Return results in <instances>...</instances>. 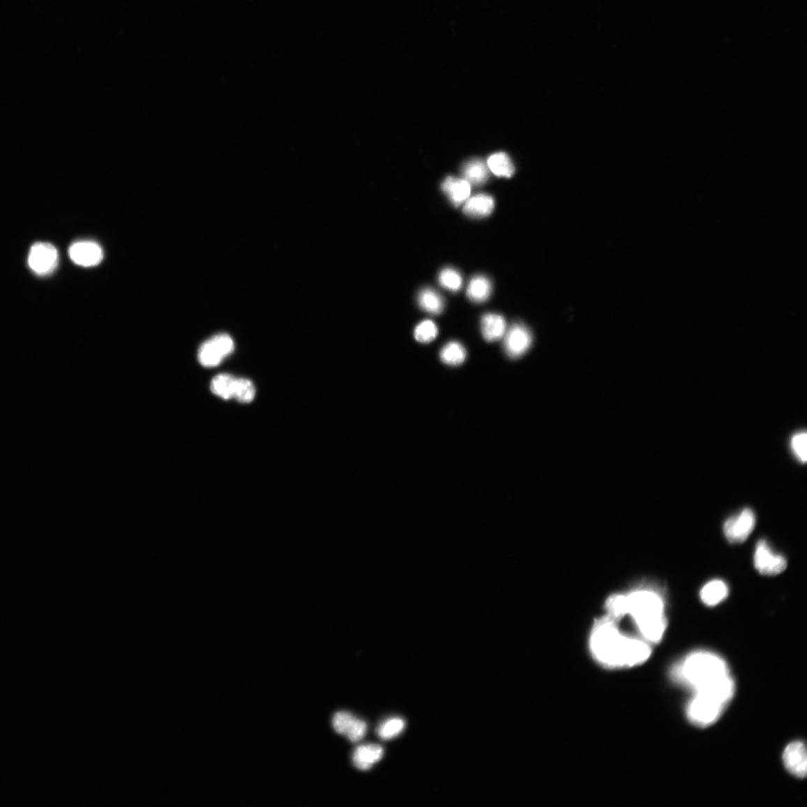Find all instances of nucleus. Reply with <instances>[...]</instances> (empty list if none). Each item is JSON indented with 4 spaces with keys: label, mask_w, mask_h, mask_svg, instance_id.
<instances>
[{
    "label": "nucleus",
    "mask_w": 807,
    "mask_h": 807,
    "mask_svg": "<svg viewBox=\"0 0 807 807\" xmlns=\"http://www.w3.org/2000/svg\"><path fill=\"white\" fill-rule=\"evenodd\" d=\"M443 191L456 207H459L470 198L471 187L466 180L448 177L442 185Z\"/></svg>",
    "instance_id": "2eb2a0df"
},
{
    "label": "nucleus",
    "mask_w": 807,
    "mask_h": 807,
    "mask_svg": "<svg viewBox=\"0 0 807 807\" xmlns=\"http://www.w3.org/2000/svg\"><path fill=\"white\" fill-rule=\"evenodd\" d=\"M677 681L692 688L695 692L705 690L730 676L725 660L706 650L688 654L673 670Z\"/></svg>",
    "instance_id": "7ed1b4c3"
},
{
    "label": "nucleus",
    "mask_w": 807,
    "mask_h": 807,
    "mask_svg": "<svg viewBox=\"0 0 807 807\" xmlns=\"http://www.w3.org/2000/svg\"><path fill=\"white\" fill-rule=\"evenodd\" d=\"M255 393V387L250 380L236 379L234 399L242 403H249L254 400Z\"/></svg>",
    "instance_id": "393cba45"
},
{
    "label": "nucleus",
    "mask_w": 807,
    "mask_h": 807,
    "mask_svg": "<svg viewBox=\"0 0 807 807\" xmlns=\"http://www.w3.org/2000/svg\"><path fill=\"white\" fill-rule=\"evenodd\" d=\"M440 359L450 365H458L464 363L467 358V351L458 342H450L444 347L439 354Z\"/></svg>",
    "instance_id": "5701e85b"
},
{
    "label": "nucleus",
    "mask_w": 807,
    "mask_h": 807,
    "mask_svg": "<svg viewBox=\"0 0 807 807\" xmlns=\"http://www.w3.org/2000/svg\"><path fill=\"white\" fill-rule=\"evenodd\" d=\"M492 289V283L488 277L477 275L471 279L467 287V296L472 303H483L490 298Z\"/></svg>",
    "instance_id": "6ab92c4d"
},
{
    "label": "nucleus",
    "mask_w": 807,
    "mask_h": 807,
    "mask_svg": "<svg viewBox=\"0 0 807 807\" xmlns=\"http://www.w3.org/2000/svg\"><path fill=\"white\" fill-rule=\"evenodd\" d=\"M589 647L594 658L611 669L633 668L647 662L652 653L650 643L623 634L611 618L597 622Z\"/></svg>",
    "instance_id": "f257e3e1"
},
{
    "label": "nucleus",
    "mask_w": 807,
    "mask_h": 807,
    "mask_svg": "<svg viewBox=\"0 0 807 807\" xmlns=\"http://www.w3.org/2000/svg\"><path fill=\"white\" fill-rule=\"evenodd\" d=\"M753 562L758 572L765 576L780 574L787 567V559L774 552L766 540H760L757 544Z\"/></svg>",
    "instance_id": "423d86ee"
},
{
    "label": "nucleus",
    "mask_w": 807,
    "mask_h": 807,
    "mask_svg": "<svg viewBox=\"0 0 807 807\" xmlns=\"http://www.w3.org/2000/svg\"><path fill=\"white\" fill-rule=\"evenodd\" d=\"M59 263V254L55 247L46 242H38L31 247L28 263L35 273L40 275L50 274Z\"/></svg>",
    "instance_id": "0eeeda50"
},
{
    "label": "nucleus",
    "mask_w": 807,
    "mask_h": 807,
    "mask_svg": "<svg viewBox=\"0 0 807 807\" xmlns=\"http://www.w3.org/2000/svg\"><path fill=\"white\" fill-rule=\"evenodd\" d=\"M332 724L337 734L346 736L352 742L361 741L367 734V724L349 713H336L333 718Z\"/></svg>",
    "instance_id": "9b49d317"
},
{
    "label": "nucleus",
    "mask_w": 807,
    "mask_h": 807,
    "mask_svg": "<svg viewBox=\"0 0 807 807\" xmlns=\"http://www.w3.org/2000/svg\"><path fill=\"white\" fill-rule=\"evenodd\" d=\"M236 379L229 374L215 376L211 383V390L214 394L224 400L233 399Z\"/></svg>",
    "instance_id": "4be33fe9"
},
{
    "label": "nucleus",
    "mask_w": 807,
    "mask_h": 807,
    "mask_svg": "<svg viewBox=\"0 0 807 807\" xmlns=\"http://www.w3.org/2000/svg\"><path fill=\"white\" fill-rule=\"evenodd\" d=\"M487 165L492 173L498 177L509 178L514 175V166L507 154L500 152L491 155Z\"/></svg>",
    "instance_id": "412c9836"
},
{
    "label": "nucleus",
    "mask_w": 807,
    "mask_h": 807,
    "mask_svg": "<svg viewBox=\"0 0 807 807\" xmlns=\"http://www.w3.org/2000/svg\"><path fill=\"white\" fill-rule=\"evenodd\" d=\"M481 330L486 341H498L503 338L507 330V321L499 314H487L481 319Z\"/></svg>",
    "instance_id": "4468645a"
},
{
    "label": "nucleus",
    "mask_w": 807,
    "mask_h": 807,
    "mask_svg": "<svg viewBox=\"0 0 807 807\" xmlns=\"http://www.w3.org/2000/svg\"><path fill=\"white\" fill-rule=\"evenodd\" d=\"M438 335V328L435 323L430 320H424L416 327L414 337L416 341L422 343H429L436 339Z\"/></svg>",
    "instance_id": "bb28decb"
},
{
    "label": "nucleus",
    "mask_w": 807,
    "mask_h": 807,
    "mask_svg": "<svg viewBox=\"0 0 807 807\" xmlns=\"http://www.w3.org/2000/svg\"><path fill=\"white\" fill-rule=\"evenodd\" d=\"M727 705L711 695L695 692L694 697L688 702L687 715L692 724L698 727H708L717 722Z\"/></svg>",
    "instance_id": "20e7f679"
},
{
    "label": "nucleus",
    "mask_w": 807,
    "mask_h": 807,
    "mask_svg": "<svg viewBox=\"0 0 807 807\" xmlns=\"http://www.w3.org/2000/svg\"><path fill=\"white\" fill-rule=\"evenodd\" d=\"M791 446L795 456L801 462H806L807 458L806 432L796 434L792 439Z\"/></svg>",
    "instance_id": "cd10ccee"
},
{
    "label": "nucleus",
    "mask_w": 807,
    "mask_h": 807,
    "mask_svg": "<svg viewBox=\"0 0 807 807\" xmlns=\"http://www.w3.org/2000/svg\"><path fill=\"white\" fill-rule=\"evenodd\" d=\"M438 282L444 288L449 290L450 292H458L463 284L462 276L456 269L453 268H444L441 270L438 276Z\"/></svg>",
    "instance_id": "b1692460"
},
{
    "label": "nucleus",
    "mask_w": 807,
    "mask_h": 807,
    "mask_svg": "<svg viewBox=\"0 0 807 807\" xmlns=\"http://www.w3.org/2000/svg\"><path fill=\"white\" fill-rule=\"evenodd\" d=\"M418 305L426 313L439 315L443 313L445 307L442 296L432 288H425L419 293Z\"/></svg>",
    "instance_id": "a211bd4d"
},
{
    "label": "nucleus",
    "mask_w": 807,
    "mask_h": 807,
    "mask_svg": "<svg viewBox=\"0 0 807 807\" xmlns=\"http://www.w3.org/2000/svg\"><path fill=\"white\" fill-rule=\"evenodd\" d=\"M69 256L74 263L82 267H94L103 259L102 247L93 241H79L69 249Z\"/></svg>",
    "instance_id": "9d476101"
},
{
    "label": "nucleus",
    "mask_w": 807,
    "mask_h": 807,
    "mask_svg": "<svg viewBox=\"0 0 807 807\" xmlns=\"http://www.w3.org/2000/svg\"><path fill=\"white\" fill-rule=\"evenodd\" d=\"M405 727L402 718H391L381 724L377 732L379 736L384 740H389L400 735Z\"/></svg>",
    "instance_id": "a878e982"
},
{
    "label": "nucleus",
    "mask_w": 807,
    "mask_h": 807,
    "mask_svg": "<svg viewBox=\"0 0 807 807\" xmlns=\"http://www.w3.org/2000/svg\"><path fill=\"white\" fill-rule=\"evenodd\" d=\"M503 339L504 351L512 359L522 357L532 344L531 331L521 323H516L507 330Z\"/></svg>",
    "instance_id": "1a4fd4ad"
},
{
    "label": "nucleus",
    "mask_w": 807,
    "mask_h": 807,
    "mask_svg": "<svg viewBox=\"0 0 807 807\" xmlns=\"http://www.w3.org/2000/svg\"><path fill=\"white\" fill-rule=\"evenodd\" d=\"M729 595V588L722 580L710 581L701 589L699 597L704 604L710 607L722 602Z\"/></svg>",
    "instance_id": "f3484780"
},
{
    "label": "nucleus",
    "mask_w": 807,
    "mask_h": 807,
    "mask_svg": "<svg viewBox=\"0 0 807 807\" xmlns=\"http://www.w3.org/2000/svg\"><path fill=\"white\" fill-rule=\"evenodd\" d=\"M606 608L612 619L630 616L646 641L658 644L663 639L668 620L664 599L657 591L639 589L627 595L611 596Z\"/></svg>",
    "instance_id": "f03ea898"
},
{
    "label": "nucleus",
    "mask_w": 807,
    "mask_h": 807,
    "mask_svg": "<svg viewBox=\"0 0 807 807\" xmlns=\"http://www.w3.org/2000/svg\"><path fill=\"white\" fill-rule=\"evenodd\" d=\"M383 755L384 750L380 746H361L354 752V765L361 771H368L370 769L375 763L379 762L382 759Z\"/></svg>",
    "instance_id": "ddd939ff"
},
{
    "label": "nucleus",
    "mask_w": 807,
    "mask_h": 807,
    "mask_svg": "<svg viewBox=\"0 0 807 807\" xmlns=\"http://www.w3.org/2000/svg\"><path fill=\"white\" fill-rule=\"evenodd\" d=\"M463 175L470 184L480 186L488 180L489 168L479 159L472 160L463 168Z\"/></svg>",
    "instance_id": "aec40b11"
},
{
    "label": "nucleus",
    "mask_w": 807,
    "mask_h": 807,
    "mask_svg": "<svg viewBox=\"0 0 807 807\" xmlns=\"http://www.w3.org/2000/svg\"><path fill=\"white\" fill-rule=\"evenodd\" d=\"M783 763L785 768L799 778H804L807 772V753L802 741H793L783 752Z\"/></svg>",
    "instance_id": "f8f14e48"
},
{
    "label": "nucleus",
    "mask_w": 807,
    "mask_h": 807,
    "mask_svg": "<svg viewBox=\"0 0 807 807\" xmlns=\"http://www.w3.org/2000/svg\"><path fill=\"white\" fill-rule=\"evenodd\" d=\"M233 350L232 337L226 333H220L203 343L198 351V360L203 367H217Z\"/></svg>",
    "instance_id": "39448f33"
},
{
    "label": "nucleus",
    "mask_w": 807,
    "mask_h": 807,
    "mask_svg": "<svg viewBox=\"0 0 807 807\" xmlns=\"http://www.w3.org/2000/svg\"><path fill=\"white\" fill-rule=\"evenodd\" d=\"M755 513L749 509H746L725 523L724 533L730 543H743L755 530Z\"/></svg>",
    "instance_id": "6e6552de"
},
{
    "label": "nucleus",
    "mask_w": 807,
    "mask_h": 807,
    "mask_svg": "<svg viewBox=\"0 0 807 807\" xmlns=\"http://www.w3.org/2000/svg\"><path fill=\"white\" fill-rule=\"evenodd\" d=\"M494 208L495 201L490 196L479 194L466 201L463 212L472 218H484L488 217Z\"/></svg>",
    "instance_id": "dca6fc26"
}]
</instances>
